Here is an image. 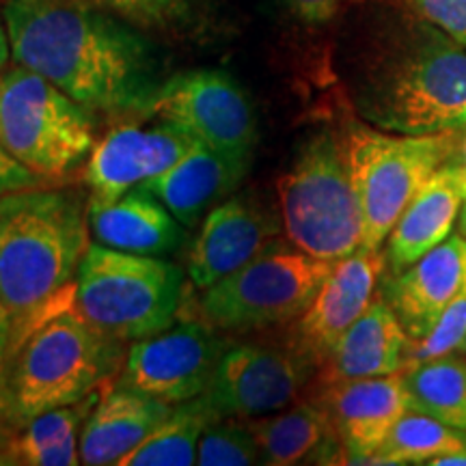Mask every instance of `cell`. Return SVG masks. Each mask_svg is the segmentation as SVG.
Segmentation results:
<instances>
[{"label":"cell","instance_id":"ffe728a7","mask_svg":"<svg viewBox=\"0 0 466 466\" xmlns=\"http://www.w3.org/2000/svg\"><path fill=\"white\" fill-rule=\"evenodd\" d=\"M410 337L387 300L376 299L365 313L343 333L324 360V387L359 378L391 376L404 370Z\"/></svg>","mask_w":466,"mask_h":466},{"label":"cell","instance_id":"f35d334b","mask_svg":"<svg viewBox=\"0 0 466 466\" xmlns=\"http://www.w3.org/2000/svg\"><path fill=\"white\" fill-rule=\"evenodd\" d=\"M458 233L466 238V201H464V208H462V212H460V218H458Z\"/></svg>","mask_w":466,"mask_h":466},{"label":"cell","instance_id":"74e56055","mask_svg":"<svg viewBox=\"0 0 466 466\" xmlns=\"http://www.w3.org/2000/svg\"><path fill=\"white\" fill-rule=\"evenodd\" d=\"M0 466H15V460L11 458L7 447H0Z\"/></svg>","mask_w":466,"mask_h":466},{"label":"cell","instance_id":"d4e9b609","mask_svg":"<svg viewBox=\"0 0 466 466\" xmlns=\"http://www.w3.org/2000/svg\"><path fill=\"white\" fill-rule=\"evenodd\" d=\"M410 410L466 432V359L445 354L401 371Z\"/></svg>","mask_w":466,"mask_h":466},{"label":"cell","instance_id":"e575fe53","mask_svg":"<svg viewBox=\"0 0 466 466\" xmlns=\"http://www.w3.org/2000/svg\"><path fill=\"white\" fill-rule=\"evenodd\" d=\"M11 335H14V319H11L9 311L5 309L3 302H0V346L9 348Z\"/></svg>","mask_w":466,"mask_h":466},{"label":"cell","instance_id":"ab89813d","mask_svg":"<svg viewBox=\"0 0 466 466\" xmlns=\"http://www.w3.org/2000/svg\"><path fill=\"white\" fill-rule=\"evenodd\" d=\"M462 350L466 352V337H464V343H462Z\"/></svg>","mask_w":466,"mask_h":466},{"label":"cell","instance_id":"7a4b0ae2","mask_svg":"<svg viewBox=\"0 0 466 466\" xmlns=\"http://www.w3.org/2000/svg\"><path fill=\"white\" fill-rule=\"evenodd\" d=\"M89 201L72 188L0 197V302L14 330L52 305L89 248Z\"/></svg>","mask_w":466,"mask_h":466},{"label":"cell","instance_id":"f1b7e54d","mask_svg":"<svg viewBox=\"0 0 466 466\" xmlns=\"http://www.w3.org/2000/svg\"><path fill=\"white\" fill-rule=\"evenodd\" d=\"M130 25L154 31H184L201 15V0H100Z\"/></svg>","mask_w":466,"mask_h":466},{"label":"cell","instance_id":"2e32d148","mask_svg":"<svg viewBox=\"0 0 466 466\" xmlns=\"http://www.w3.org/2000/svg\"><path fill=\"white\" fill-rule=\"evenodd\" d=\"M466 291V238L450 236L439 247L384 281L382 299L410 339H421L445 309Z\"/></svg>","mask_w":466,"mask_h":466},{"label":"cell","instance_id":"52a82bcc","mask_svg":"<svg viewBox=\"0 0 466 466\" xmlns=\"http://www.w3.org/2000/svg\"><path fill=\"white\" fill-rule=\"evenodd\" d=\"M93 115L44 76L15 66L0 72V141L39 179H61L96 149Z\"/></svg>","mask_w":466,"mask_h":466},{"label":"cell","instance_id":"484cf974","mask_svg":"<svg viewBox=\"0 0 466 466\" xmlns=\"http://www.w3.org/2000/svg\"><path fill=\"white\" fill-rule=\"evenodd\" d=\"M218 419L208 400L199 398L173 406L171 415L145 439L119 466H190L197 464L199 441L209 423Z\"/></svg>","mask_w":466,"mask_h":466},{"label":"cell","instance_id":"8d00e7d4","mask_svg":"<svg viewBox=\"0 0 466 466\" xmlns=\"http://www.w3.org/2000/svg\"><path fill=\"white\" fill-rule=\"evenodd\" d=\"M450 160L456 162L458 167H462L464 171H466V134L464 132H462V137H460V141L456 145V149H453V154H451Z\"/></svg>","mask_w":466,"mask_h":466},{"label":"cell","instance_id":"5b68a950","mask_svg":"<svg viewBox=\"0 0 466 466\" xmlns=\"http://www.w3.org/2000/svg\"><path fill=\"white\" fill-rule=\"evenodd\" d=\"M288 242L313 258L339 261L363 244V212L343 134L309 137L277 184Z\"/></svg>","mask_w":466,"mask_h":466},{"label":"cell","instance_id":"d590c367","mask_svg":"<svg viewBox=\"0 0 466 466\" xmlns=\"http://www.w3.org/2000/svg\"><path fill=\"white\" fill-rule=\"evenodd\" d=\"M9 56H11V44H9L7 26H5V20H0V72L7 69Z\"/></svg>","mask_w":466,"mask_h":466},{"label":"cell","instance_id":"1f68e13d","mask_svg":"<svg viewBox=\"0 0 466 466\" xmlns=\"http://www.w3.org/2000/svg\"><path fill=\"white\" fill-rule=\"evenodd\" d=\"M281 7L302 25H326L335 20L352 0H279Z\"/></svg>","mask_w":466,"mask_h":466},{"label":"cell","instance_id":"9a60e30c","mask_svg":"<svg viewBox=\"0 0 466 466\" xmlns=\"http://www.w3.org/2000/svg\"><path fill=\"white\" fill-rule=\"evenodd\" d=\"M382 268L380 250L359 248L335 261L329 279L296 324L294 346L316 367H322L343 333L371 305Z\"/></svg>","mask_w":466,"mask_h":466},{"label":"cell","instance_id":"3957f363","mask_svg":"<svg viewBox=\"0 0 466 466\" xmlns=\"http://www.w3.org/2000/svg\"><path fill=\"white\" fill-rule=\"evenodd\" d=\"M121 343L96 329L76 305L52 302L17 326L5 359L14 434L33 417L96 393L121 363Z\"/></svg>","mask_w":466,"mask_h":466},{"label":"cell","instance_id":"83f0119b","mask_svg":"<svg viewBox=\"0 0 466 466\" xmlns=\"http://www.w3.org/2000/svg\"><path fill=\"white\" fill-rule=\"evenodd\" d=\"M199 466H248L259 464V445L250 425L233 419H214L199 441Z\"/></svg>","mask_w":466,"mask_h":466},{"label":"cell","instance_id":"7c38bea8","mask_svg":"<svg viewBox=\"0 0 466 466\" xmlns=\"http://www.w3.org/2000/svg\"><path fill=\"white\" fill-rule=\"evenodd\" d=\"M225 350L227 343L208 324L168 326L132 343L116 384L165 404H182L208 391Z\"/></svg>","mask_w":466,"mask_h":466},{"label":"cell","instance_id":"f546056e","mask_svg":"<svg viewBox=\"0 0 466 466\" xmlns=\"http://www.w3.org/2000/svg\"><path fill=\"white\" fill-rule=\"evenodd\" d=\"M464 337H466V291L462 296H458V299L445 309V313L439 318V322H436L432 329L421 337V339L408 341L404 370L428 363V360L432 359L445 357V354L456 352V350H462Z\"/></svg>","mask_w":466,"mask_h":466},{"label":"cell","instance_id":"603a6c76","mask_svg":"<svg viewBox=\"0 0 466 466\" xmlns=\"http://www.w3.org/2000/svg\"><path fill=\"white\" fill-rule=\"evenodd\" d=\"M259 445V464L294 466L305 462H333L343 451L324 401H296L294 408L272 412L250 423Z\"/></svg>","mask_w":466,"mask_h":466},{"label":"cell","instance_id":"44dd1931","mask_svg":"<svg viewBox=\"0 0 466 466\" xmlns=\"http://www.w3.org/2000/svg\"><path fill=\"white\" fill-rule=\"evenodd\" d=\"M173 406L132 389L116 387L97 400L80 434V462L119 466L165 419Z\"/></svg>","mask_w":466,"mask_h":466},{"label":"cell","instance_id":"8992f818","mask_svg":"<svg viewBox=\"0 0 466 466\" xmlns=\"http://www.w3.org/2000/svg\"><path fill=\"white\" fill-rule=\"evenodd\" d=\"M74 299L102 333L138 341L173 324L184 299V272L162 258L89 244L76 272Z\"/></svg>","mask_w":466,"mask_h":466},{"label":"cell","instance_id":"ba28073f","mask_svg":"<svg viewBox=\"0 0 466 466\" xmlns=\"http://www.w3.org/2000/svg\"><path fill=\"white\" fill-rule=\"evenodd\" d=\"M462 130L442 134L380 132L350 124L343 132L346 154L363 212L365 250H382L412 197L451 158Z\"/></svg>","mask_w":466,"mask_h":466},{"label":"cell","instance_id":"cb8c5ba5","mask_svg":"<svg viewBox=\"0 0 466 466\" xmlns=\"http://www.w3.org/2000/svg\"><path fill=\"white\" fill-rule=\"evenodd\" d=\"M97 393L83 401L58 406L33 417L11 436L7 451L17 464L28 466H76L80 462V434L86 417L97 404Z\"/></svg>","mask_w":466,"mask_h":466},{"label":"cell","instance_id":"7402d4cb","mask_svg":"<svg viewBox=\"0 0 466 466\" xmlns=\"http://www.w3.org/2000/svg\"><path fill=\"white\" fill-rule=\"evenodd\" d=\"M89 229L104 247L162 258L188 240L184 225L154 192L137 186L108 208L89 212Z\"/></svg>","mask_w":466,"mask_h":466},{"label":"cell","instance_id":"836d02e7","mask_svg":"<svg viewBox=\"0 0 466 466\" xmlns=\"http://www.w3.org/2000/svg\"><path fill=\"white\" fill-rule=\"evenodd\" d=\"M5 359H7V348L0 346V447H5L14 436L9 419V401H7V376H5Z\"/></svg>","mask_w":466,"mask_h":466},{"label":"cell","instance_id":"e0dca14e","mask_svg":"<svg viewBox=\"0 0 466 466\" xmlns=\"http://www.w3.org/2000/svg\"><path fill=\"white\" fill-rule=\"evenodd\" d=\"M324 406L350 464L370 462L400 417L410 410L401 371L329 384Z\"/></svg>","mask_w":466,"mask_h":466},{"label":"cell","instance_id":"4fadbf2b","mask_svg":"<svg viewBox=\"0 0 466 466\" xmlns=\"http://www.w3.org/2000/svg\"><path fill=\"white\" fill-rule=\"evenodd\" d=\"M197 145L190 134L158 116H154V124L116 127L96 145L86 160L89 212L108 208L126 192L158 177Z\"/></svg>","mask_w":466,"mask_h":466},{"label":"cell","instance_id":"4316f807","mask_svg":"<svg viewBox=\"0 0 466 466\" xmlns=\"http://www.w3.org/2000/svg\"><path fill=\"white\" fill-rule=\"evenodd\" d=\"M466 447V432L423 415L408 410L393 425L391 432L367 464H432L436 458Z\"/></svg>","mask_w":466,"mask_h":466},{"label":"cell","instance_id":"5bb4252c","mask_svg":"<svg viewBox=\"0 0 466 466\" xmlns=\"http://www.w3.org/2000/svg\"><path fill=\"white\" fill-rule=\"evenodd\" d=\"M281 229L279 217L253 192L227 197L203 218L188 253L190 281L206 291L258 258Z\"/></svg>","mask_w":466,"mask_h":466},{"label":"cell","instance_id":"6da1fadb","mask_svg":"<svg viewBox=\"0 0 466 466\" xmlns=\"http://www.w3.org/2000/svg\"><path fill=\"white\" fill-rule=\"evenodd\" d=\"M11 56L91 113H149L165 85L137 28L83 0H7Z\"/></svg>","mask_w":466,"mask_h":466},{"label":"cell","instance_id":"d6986e66","mask_svg":"<svg viewBox=\"0 0 466 466\" xmlns=\"http://www.w3.org/2000/svg\"><path fill=\"white\" fill-rule=\"evenodd\" d=\"M250 158L253 154L220 151L199 143L177 165L141 186L154 192L184 227H195L238 188L248 173Z\"/></svg>","mask_w":466,"mask_h":466},{"label":"cell","instance_id":"ac0fdd59","mask_svg":"<svg viewBox=\"0 0 466 466\" xmlns=\"http://www.w3.org/2000/svg\"><path fill=\"white\" fill-rule=\"evenodd\" d=\"M466 201V171L447 160L412 197L384 247V268L400 272L450 238Z\"/></svg>","mask_w":466,"mask_h":466},{"label":"cell","instance_id":"30bf717a","mask_svg":"<svg viewBox=\"0 0 466 466\" xmlns=\"http://www.w3.org/2000/svg\"><path fill=\"white\" fill-rule=\"evenodd\" d=\"M313 367L296 346L240 343L225 350L203 398L218 419H259L296 404Z\"/></svg>","mask_w":466,"mask_h":466},{"label":"cell","instance_id":"9c48e42d","mask_svg":"<svg viewBox=\"0 0 466 466\" xmlns=\"http://www.w3.org/2000/svg\"><path fill=\"white\" fill-rule=\"evenodd\" d=\"M335 261L291 242L272 240L247 266L206 289L203 313L225 330H259L299 319L322 288Z\"/></svg>","mask_w":466,"mask_h":466},{"label":"cell","instance_id":"d6a6232c","mask_svg":"<svg viewBox=\"0 0 466 466\" xmlns=\"http://www.w3.org/2000/svg\"><path fill=\"white\" fill-rule=\"evenodd\" d=\"M39 182L42 179L22 167L0 141V197L22 188H33V186H39Z\"/></svg>","mask_w":466,"mask_h":466},{"label":"cell","instance_id":"8fae6325","mask_svg":"<svg viewBox=\"0 0 466 466\" xmlns=\"http://www.w3.org/2000/svg\"><path fill=\"white\" fill-rule=\"evenodd\" d=\"M149 115L220 151L253 154L258 141L253 104L238 80L220 69H192L167 78Z\"/></svg>","mask_w":466,"mask_h":466},{"label":"cell","instance_id":"4dcf8cb0","mask_svg":"<svg viewBox=\"0 0 466 466\" xmlns=\"http://www.w3.org/2000/svg\"><path fill=\"white\" fill-rule=\"evenodd\" d=\"M423 22L447 33L466 48V0H406Z\"/></svg>","mask_w":466,"mask_h":466},{"label":"cell","instance_id":"277c9868","mask_svg":"<svg viewBox=\"0 0 466 466\" xmlns=\"http://www.w3.org/2000/svg\"><path fill=\"white\" fill-rule=\"evenodd\" d=\"M360 108L370 124L395 134L466 130V48L419 25L370 80Z\"/></svg>","mask_w":466,"mask_h":466}]
</instances>
